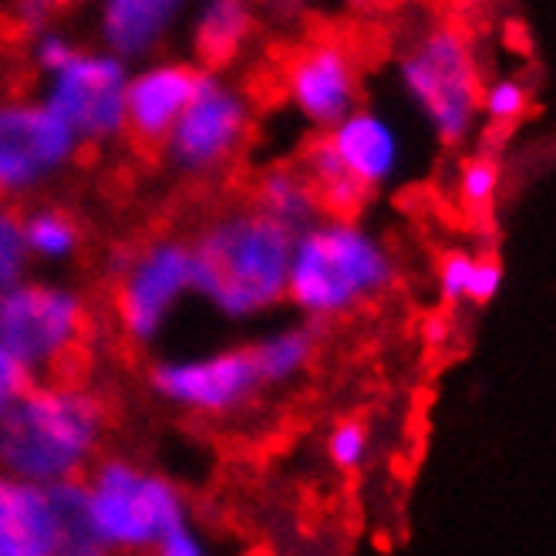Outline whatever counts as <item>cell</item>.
Here are the masks:
<instances>
[{
  "label": "cell",
  "instance_id": "8992f818",
  "mask_svg": "<svg viewBox=\"0 0 556 556\" xmlns=\"http://www.w3.org/2000/svg\"><path fill=\"white\" fill-rule=\"evenodd\" d=\"M85 331V301L68 287L21 280L0 293V344L35 375L54 371L78 354Z\"/></svg>",
  "mask_w": 556,
  "mask_h": 556
},
{
  "label": "cell",
  "instance_id": "30bf717a",
  "mask_svg": "<svg viewBox=\"0 0 556 556\" xmlns=\"http://www.w3.org/2000/svg\"><path fill=\"white\" fill-rule=\"evenodd\" d=\"M186 290H192L189 247L179 240H162L149 247L125 267L115 290V314L122 331L139 344H149L162 331V324L169 320Z\"/></svg>",
  "mask_w": 556,
  "mask_h": 556
},
{
  "label": "cell",
  "instance_id": "4316f807",
  "mask_svg": "<svg viewBox=\"0 0 556 556\" xmlns=\"http://www.w3.org/2000/svg\"><path fill=\"white\" fill-rule=\"evenodd\" d=\"M327 455H331V463L338 469H344V472L362 466L365 455H368V432H365V425L341 421L338 429L331 432V439H327Z\"/></svg>",
  "mask_w": 556,
  "mask_h": 556
},
{
  "label": "cell",
  "instance_id": "5bb4252c",
  "mask_svg": "<svg viewBox=\"0 0 556 556\" xmlns=\"http://www.w3.org/2000/svg\"><path fill=\"white\" fill-rule=\"evenodd\" d=\"M0 556H61L51 485L0 472Z\"/></svg>",
  "mask_w": 556,
  "mask_h": 556
},
{
  "label": "cell",
  "instance_id": "9a60e30c",
  "mask_svg": "<svg viewBox=\"0 0 556 556\" xmlns=\"http://www.w3.org/2000/svg\"><path fill=\"white\" fill-rule=\"evenodd\" d=\"M331 128L334 132L327 136V142H331V149L338 152L341 166L368 192L395 176L402 149H399L395 128H391L381 115L351 109Z\"/></svg>",
  "mask_w": 556,
  "mask_h": 556
},
{
  "label": "cell",
  "instance_id": "603a6c76",
  "mask_svg": "<svg viewBox=\"0 0 556 556\" xmlns=\"http://www.w3.org/2000/svg\"><path fill=\"white\" fill-rule=\"evenodd\" d=\"M24 240L30 256L68 260L78 250V226L61 210H38L24 219Z\"/></svg>",
  "mask_w": 556,
  "mask_h": 556
},
{
  "label": "cell",
  "instance_id": "ffe728a7",
  "mask_svg": "<svg viewBox=\"0 0 556 556\" xmlns=\"http://www.w3.org/2000/svg\"><path fill=\"white\" fill-rule=\"evenodd\" d=\"M54 509H58V527H61V556H94L105 553L102 540H98L88 513V485L78 479H64L51 485Z\"/></svg>",
  "mask_w": 556,
  "mask_h": 556
},
{
  "label": "cell",
  "instance_id": "4dcf8cb0",
  "mask_svg": "<svg viewBox=\"0 0 556 556\" xmlns=\"http://www.w3.org/2000/svg\"><path fill=\"white\" fill-rule=\"evenodd\" d=\"M260 4H267V8H274V11H280V14H298V11H304L307 4H314V0H260Z\"/></svg>",
  "mask_w": 556,
  "mask_h": 556
},
{
  "label": "cell",
  "instance_id": "d4e9b609",
  "mask_svg": "<svg viewBox=\"0 0 556 556\" xmlns=\"http://www.w3.org/2000/svg\"><path fill=\"white\" fill-rule=\"evenodd\" d=\"M527 109H530V91L516 78H500L479 91V112H485V118L493 125L509 128L527 115Z\"/></svg>",
  "mask_w": 556,
  "mask_h": 556
},
{
  "label": "cell",
  "instance_id": "8fae6325",
  "mask_svg": "<svg viewBox=\"0 0 556 556\" xmlns=\"http://www.w3.org/2000/svg\"><path fill=\"white\" fill-rule=\"evenodd\" d=\"M152 384L162 399L182 408L223 415L243 408L264 388V378H260L250 351H223L213 357H200V362L159 365L152 371Z\"/></svg>",
  "mask_w": 556,
  "mask_h": 556
},
{
  "label": "cell",
  "instance_id": "cb8c5ba5",
  "mask_svg": "<svg viewBox=\"0 0 556 556\" xmlns=\"http://www.w3.org/2000/svg\"><path fill=\"white\" fill-rule=\"evenodd\" d=\"M30 250L24 240V219L17 210L0 206V293L24 280Z\"/></svg>",
  "mask_w": 556,
  "mask_h": 556
},
{
  "label": "cell",
  "instance_id": "52a82bcc",
  "mask_svg": "<svg viewBox=\"0 0 556 556\" xmlns=\"http://www.w3.org/2000/svg\"><path fill=\"white\" fill-rule=\"evenodd\" d=\"M128 72L118 54H75L51 75L48 109L78 142H105L125 132Z\"/></svg>",
  "mask_w": 556,
  "mask_h": 556
},
{
  "label": "cell",
  "instance_id": "d6986e66",
  "mask_svg": "<svg viewBox=\"0 0 556 556\" xmlns=\"http://www.w3.org/2000/svg\"><path fill=\"white\" fill-rule=\"evenodd\" d=\"M301 173H304L307 182L314 186L320 206H324L327 213H334V216L351 219V213H357V210H362V203L368 200V189L341 166L338 152L331 149V142H327V139L314 142V146L304 152Z\"/></svg>",
  "mask_w": 556,
  "mask_h": 556
},
{
  "label": "cell",
  "instance_id": "2e32d148",
  "mask_svg": "<svg viewBox=\"0 0 556 556\" xmlns=\"http://www.w3.org/2000/svg\"><path fill=\"white\" fill-rule=\"evenodd\" d=\"M186 0H102V35L112 54L142 58L169 35Z\"/></svg>",
  "mask_w": 556,
  "mask_h": 556
},
{
  "label": "cell",
  "instance_id": "e0dca14e",
  "mask_svg": "<svg viewBox=\"0 0 556 556\" xmlns=\"http://www.w3.org/2000/svg\"><path fill=\"white\" fill-rule=\"evenodd\" d=\"M253 30V0H206L195 14L192 48L203 64H230Z\"/></svg>",
  "mask_w": 556,
  "mask_h": 556
},
{
  "label": "cell",
  "instance_id": "3957f363",
  "mask_svg": "<svg viewBox=\"0 0 556 556\" xmlns=\"http://www.w3.org/2000/svg\"><path fill=\"white\" fill-rule=\"evenodd\" d=\"M395 280L388 250L362 226L341 219H317L293 237L287 290L311 317H341L378 298Z\"/></svg>",
  "mask_w": 556,
  "mask_h": 556
},
{
  "label": "cell",
  "instance_id": "484cf974",
  "mask_svg": "<svg viewBox=\"0 0 556 556\" xmlns=\"http://www.w3.org/2000/svg\"><path fill=\"white\" fill-rule=\"evenodd\" d=\"M500 189V166L493 159H472L463 166V176H459V200L469 206V210H485L493 203V195Z\"/></svg>",
  "mask_w": 556,
  "mask_h": 556
},
{
  "label": "cell",
  "instance_id": "7402d4cb",
  "mask_svg": "<svg viewBox=\"0 0 556 556\" xmlns=\"http://www.w3.org/2000/svg\"><path fill=\"white\" fill-rule=\"evenodd\" d=\"M250 354H253L264 384H283L307 368L311 354H314V334L307 327H290V331H280V334L267 338L264 344H256Z\"/></svg>",
  "mask_w": 556,
  "mask_h": 556
},
{
  "label": "cell",
  "instance_id": "83f0119b",
  "mask_svg": "<svg viewBox=\"0 0 556 556\" xmlns=\"http://www.w3.org/2000/svg\"><path fill=\"white\" fill-rule=\"evenodd\" d=\"M30 384H35V371L0 344V418H4L27 395Z\"/></svg>",
  "mask_w": 556,
  "mask_h": 556
},
{
  "label": "cell",
  "instance_id": "277c9868",
  "mask_svg": "<svg viewBox=\"0 0 556 556\" xmlns=\"http://www.w3.org/2000/svg\"><path fill=\"white\" fill-rule=\"evenodd\" d=\"M91 527L105 549H159L162 556H200V536L192 533L186 506L176 489L132 469L128 463H105L88 485Z\"/></svg>",
  "mask_w": 556,
  "mask_h": 556
},
{
  "label": "cell",
  "instance_id": "4fadbf2b",
  "mask_svg": "<svg viewBox=\"0 0 556 556\" xmlns=\"http://www.w3.org/2000/svg\"><path fill=\"white\" fill-rule=\"evenodd\" d=\"M203 72L192 64H155L125 85V128L142 146L166 142L169 128L192 102Z\"/></svg>",
  "mask_w": 556,
  "mask_h": 556
},
{
  "label": "cell",
  "instance_id": "6da1fadb",
  "mask_svg": "<svg viewBox=\"0 0 556 556\" xmlns=\"http://www.w3.org/2000/svg\"><path fill=\"white\" fill-rule=\"evenodd\" d=\"M293 233L264 210L240 206L189 243L192 290L226 317H253L283 301Z\"/></svg>",
  "mask_w": 556,
  "mask_h": 556
},
{
  "label": "cell",
  "instance_id": "f546056e",
  "mask_svg": "<svg viewBox=\"0 0 556 556\" xmlns=\"http://www.w3.org/2000/svg\"><path fill=\"white\" fill-rule=\"evenodd\" d=\"M58 0H17V21L27 35H41L54 17Z\"/></svg>",
  "mask_w": 556,
  "mask_h": 556
},
{
  "label": "cell",
  "instance_id": "7c38bea8",
  "mask_svg": "<svg viewBox=\"0 0 556 556\" xmlns=\"http://www.w3.org/2000/svg\"><path fill=\"white\" fill-rule=\"evenodd\" d=\"M293 109L307 122L331 128L357 102V68L354 58L338 41H311L293 51L283 75Z\"/></svg>",
  "mask_w": 556,
  "mask_h": 556
},
{
  "label": "cell",
  "instance_id": "f1b7e54d",
  "mask_svg": "<svg viewBox=\"0 0 556 556\" xmlns=\"http://www.w3.org/2000/svg\"><path fill=\"white\" fill-rule=\"evenodd\" d=\"M75 54L78 51L72 48V41L64 38V35H58V30H41V41H38L35 58H38V64H41L48 75H54L58 68H64V64H68Z\"/></svg>",
  "mask_w": 556,
  "mask_h": 556
},
{
  "label": "cell",
  "instance_id": "ba28073f",
  "mask_svg": "<svg viewBox=\"0 0 556 556\" xmlns=\"http://www.w3.org/2000/svg\"><path fill=\"white\" fill-rule=\"evenodd\" d=\"M78 152V136L48 105H0V200L41 189Z\"/></svg>",
  "mask_w": 556,
  "mask_h": 556
},
{
  "label": "cell",
  "instance_id": "9c48e42d",
  "mask_svg": "<svg viewBox=\"0 0 556 556\" xmlns=\"http://www.w3.org/2000/svg\"><path fill=\"white\" fill-rule=\"evenodd\" d=\"M247 125H250V109L243 98L233 88H226L219 78L203 72V81L195 88L192 102L169 128L166 155L182 173L192 176L216 173L243 146Z\"/></svg>",
  "mask_w": 556,
  "mask_h": 556
},
{
  "label": "cell",
  "instance_id": "7a4b0ae2",
  "mask_svg": "<svg viewBox=\"0 0 556 556\" xmlns=\"http://www.w3.org/2000/svg\"><path fill=\"white\" fill-rule=\"evenodd\" d=\"M105 429V408L72 384L38 388L0 418V472L54 485L78 479Z\"/></svg>",
  "mask_w": 556,
  "mask_h": 556
},
{
  "label": "cell",
  "instance_id": "1f68e13d",
  "mask_svg": "<svg viewBox=\"0 0 556 556\" xmlns=\"http://www.w3.org/2000/svg\"><path fill=\"white\" fill-rule=\"evenodd\" d=\"M351 4H354V8H375L378 0H351Z\"/></svg>",
  "mask_w": 556,
  "mask_h": 556
},
{
  "label": "cell",
  "instance_id": "44dd1931",
  "mask_svg": "<svg viewBox=\"0 0 556 556\" xmlns=\"http://www.w3.org/2000/svg\"><path fill=\"white\" fill-rule=\"evenodd\" d=\"M503 270L496 260L469 256V253H448L439 267V287L445 301H472L485 304L500 293Z\"/></svg>",
  "mask_w": 556,
  "mask_h": 556
},
{
  "label": "cell",
  "instance_id": "ac0fdd59",
  "mask_svg": "<svg viewBox=\"0 0 556 556\" xmlns=\"http://www.w3.org/2000/svg\"><path fill=\"white\" fill-rule=\"evenodd\" d=\"M250 203L256 210H264L280 226H287L293 237H298L301 230H307L311 223H317L324 213L307 176L301 169H290V166H280V169H270V173L260 176L253 186Z\"/></svg>",
  "mask_w": 556,
  "mask_h": 556
},
{
  "label": "cell",
  "instance_id": "5b68a950",
  "mask_svg": "<svg viewBox=\"0 0 556 556\" xmlns=\"http://www.w3.org/2000/svg\"><path fill=\"white\" fill-rule=\"evenodd\" d=\"M402 88L445 146H459L472 132L482 81L472 48L455 27H435L408 48Z\"/></svg>",
  "mask_w": 556,
  "mask_h": 556
}]
</instances>
